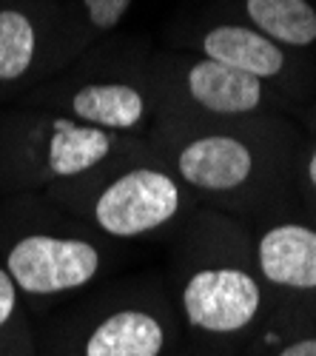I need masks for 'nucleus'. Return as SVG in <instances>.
<instances>
[{
	"mask_svg": "<svg viewBox=\"0 0 316 356\" xmlns=\"http://www.w3.org/2000/svg\"><path fill=\"white\" fill-rule=\"evenodd\" d=\"M180 314L199 339L219 345L245 339L263 314V285L237 265L197 268L183 282Z\"/></svg>",
	"mask_w": 316,
	"mask_h": 356,
	"instance_id": "f257e3e1",
	"label": "nucleus"
},
{
	"mask_svg": "<svg viewBox=\"0 0 316 356\" xmlns=\"http://www.w3.org/2000/svg\"><path fill=\"white\" fill-rule=\"evenodd\" d=\"M3 268L20 296L51 300L92 285L103 268V257L92 240L32 231L6 248Z\"/></svg>",
	"mask_w": 316,
	"mask_h": 356,
	"instance_id": "f03ea898",
	"label": "nucleus"
},
{
	"mask_svg": "<svg viewBox=\"0 0 316 356\" xmlns=\"http://www.w3.org/2000/svg\"><path fill=\"white\" fill-rule=\"evenodd\" d=\"M183 191L171 174L160 168H131L94 197L92 220L94 225L117 240L151 234L180 214Z\"/></svg>",
	"mask_w": 316,
	"mask_h": 356,
	"instance_id": "7ed1b4c3",
	"label": "nucleus"
},
{
	"mask_svg": "<svg viewBox=\"0 0 316 356\" xmlns=\"http://www.w3.org/2000/svg\"><path fill=\"white\" fill-rule=\"evenodd\" d=\"M171 328L157 308L117 305L80 328L49 337L46 356H168Z\"/></svg>",
	"mask_w": 316,
	"mask_h": 356,
	"instance_id": "20e7f679",
	"label": "nucleus"
},
{
	"mask_svg": "<svg viewBox=\"0 0 316 356\" xmlns=\"http://www.w3.org/2000/svg\"><path fill=\"white\" fill-rule=\"evenodd\" d=\"M251 171H253L251 148L231 134L194 137L177 154V174L183 177V183L211 194H228L245 186Z\"/></svg>",
	"mask_w": 316,
	"mask_h": 356,
	"instance_id": "39448f33",
	"label": "nucleus"
},
{
	"mask_svg": "<svg viewBox=\"0 0 316 356\" xmlns=\"http://www.w3.org/2000/svg\"><path fill=\"white\" fill-rule=\"evenodd\" d=\"M256 268L276 288L316 291V231L299 222L268 228L256 243Z\"/></svg>",
	"mask_w": 316,
	"mask_h": 356,
	"instance_id": "423d86ee",
	"label": "nucleus"
},
{
	"mask_svg": "<svg viewBox=\"0 0 316 356\" xmlns=\"http://www.w3.org/2000/svg\"><path fill=\"white\" fill-rule=\"evenodd\" d=\"M43 168L49 177L69 180V177L89 174L103 165L114 152V134L77 123L72 117L60 114L51 117L43 129Z\"/></svg>",
	"mask_w": 316,
	"mask_h": 356,
	"instance_id": "0eeeda50",
	"label": "nucleus"
},
{
	"mask_svg": "<svg viewBox=\"0 0 316 356\" xmlns=\"http://www.w3.org/2000/svg\"><path fill=\"white\" fill-rule=\"evenodd\" d=\"M185 88L197 106L214 114H248L263 103V80L217 60H197L185 74Z\"/></svg>",
	"mask_w": 316,
	"mask_h": 356,
	"instance_id": "6e6552de",
	"label": "nucleus"
},
{
	"mask_svg": "<svg viewBox=\"0 0 316 356\" xmlns=\"http://www.w3.org/2000/svg\"><path fill=\"white\" fill-rule=\"evenodd\" d=\"M72 120L103 131H131L146 117V97L128 83H85L69 97Z\"/></svg>",
	"mask_w": 316,
	"mask_h": 356,
	"instance_id": "1a4fd4ad",
	"label": "nucleus"
},
{
	"mask_svg": "<svg viewBox=\"0 0 316 356\" xmlns=\"http://www.w3.org/2000/svg\"><path fill=\"white\" fill-rule=\"evenodd\" d=\"M203 51L208 60L240 69L253 77H276L285 66L282 49L263 32L248 26H217L203 38Z\"/></svg>",
	"mask_w": 316,
	"mask_h": 356,
	"instance_id": "9d476101",
	"label": "nucleus"
},
{
	"mask_svg": "<svg viewBox=\"0 0 316 356\" xmlns=\"http://www.w3.org/2000/svg\"><path fill=\"white\" fill-rule=\"evenodd\" d=\"M245 9L274 43L310 46L316 40V12L308 0H245Z\"/></svg>",
	"mask_w": 316,
	"mask_h": 356,
	"instance_id": "9b49d317",
	"label": "nucleus"
},
{
	"mask_svg": "<svg viewBox=\"0 0 316 356\" xmlns=\"http://www.w3.org/2000/svg\"><path fill=\"white\" fill-rule=\"evenodd\" d=\"M38 54V32L17 9L0 12V83H17L32 69Z\"/></svg>",
	"mask_w": 316,
	"mask_h": 356,
	"instance_id": "f8f14e48",
	"label": "nucleus"
},
{
	"mask_svg": "<svg viewBox=\"0 0 316 356\" xmlns=\"http://www.w3.org/2000/svg\"><path fill=\"white\" fill-rule=\"evenodd\" d=\"M0 356H40L38 337L23 308V296L3 265H0Z\"/></svg>",
	"mask_w": 316,
	"mask_h": 356,
	"instance_id": "ddd939ff",
	"label": "nucleus"
},
{
	"mask_svg": "<svg viewBox=\"0 0 316 356\" xmlns=\"http://www.w3.org/2000/svg\"><path fill=\"white\" fill-rule=\"evenodd\" d=\"M85 15L97 29H114L128 12L131 0H83Z\"/></svg>",
	"mask_w": 316,
	"mask_h": 356,
	"instance_id": "4468645a",
	"label": "nucleus"
},
{
	"mask_svg": "<svg viewBox=\"0 0 316 356\" xmlns=\"http://www.w3.org/2000/svg\"><path fill=\"white\" fill-rule=\"evenodd\" d=\"M271 356H316V337H302V339H294V342H285Z\"/></svg>",
	"mask_w": 316,
	"mask_h": 356,
	"instance_id": "2eb2a0df",
	"label": "nucleus"
},
{
	"mask_svg": "<svg viewBox=\"0 0 316 356\" xmlns=\"http://www.w3.org/2000/svg\"><path fill=\"white\" fill-rule=\"evenodd\" d=\"M308 177H310L313 188H316V148H313V154H310V163H308Z\"/></svg>",
	"mask_w": 316,
	"mask_h": 356,
	"instance_id": "dca6fc26",
	"label": "nucleus"
}]
</instances>
